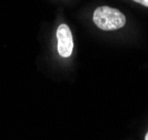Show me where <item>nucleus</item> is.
Instances as JSON below:
<instances>
[{
	"mask_svg": "<svg viewBox=\"0 0 148 140\" xmlns=\"http://www.w3.org/2000/svg\"><path fill=\"white\" fill-rule=\"evenodd\" d=\"M94 22L101 30H117L125 26L126 17L118 9L104 6L95 10Z\"/></svg>",
	"mask_w": 148,
	"mask_h": 140,
	"instance_id": "1",
	"label": "nucleus"
},
{
	"mask_svg": "<svg viewBox=\"0 0 148 140\" xmlns=\"http://www.w3.org/2000/svg\"><path fill=\"white\" fill-rule=\"evenodd\" d=\"M57 40H58L57 49L59 55L64 58H68L74 49V40H73L71 31L67 25H60L58 27Z\"/></svg>",
	"mask_w": 148,
	"mask_h": 140,
	"instance_id": "2",
	"label": "nucleus"
},
{
	"mask_svg": "<svg viewBox=\"0 0 148 140\" xmlns=\"http://www.w3.org/2000/svg\"><path fill=\"white\" fill-rule=\"evenodd\" d=\"M135 2H138V3H140L143 6H145V7H148V0H133Z\"/></svg>",
	"mask_w": 148,
	"mask_h": 140,
	"instance_id": "3",
	"label": "nucleus"
},
{
	"mask_svg": "<svg viewBox=\"0 0 148 140\" xmlns=\"http://www.w3.org/2000/svg\"><path fill=\"white\" fill-rule=\"evenodd\" d=\"M145 140H148V132H147V135H146V137H145Z\"/></svg>",
	"mask_w": 148,
	"mask_h": 140,
	"instance_id": "4",
	"label": "nucleus"
}]
</instances>
